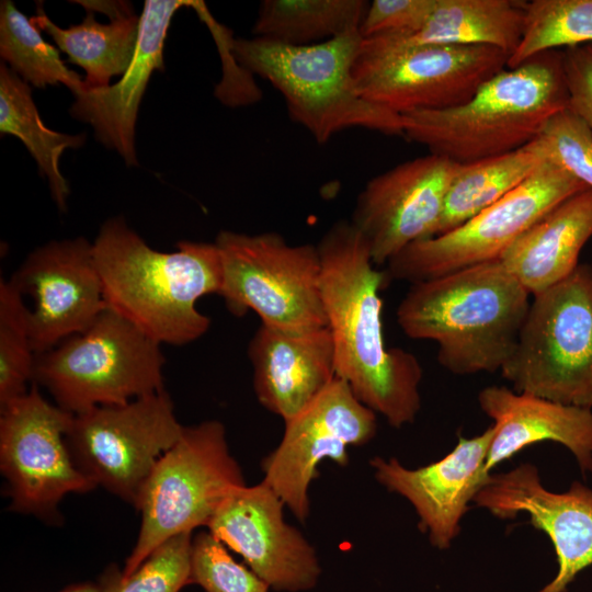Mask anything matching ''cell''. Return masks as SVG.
Returning <instances> with one entry per match:
<instances>
[{
    "instance_id": "1",
    "label": "cell",
    "mask_w": 592,
    "mask_h": 592,
    "mask_svg": "<svg viewBox=\"0 0 592 592\" xmlns=\"http://www.w3.org/2000/svg\"><path fill=\"white\" fill-rule=\"evenodd\" d=\"M317 248L335 376L391 426L412 423L421 408L423 372L414 354L385 344L379 292L390 280L387 271L373 263L366 240L350 220L334 223Z\"/></svg>"
},
{
    "instance_id": "2",
    "label": "cell",
    "mask_w": 592,
    "mask_h": 592,
    "mask_svg": "<svg viewBox=\"0 0 592 592\" xmlns=\"http://www.w3.org/2000/svg\"><path fill=\"white\" fill-rule=\"evenodd\" d=\"M92 248L107 308L160 345H185L208 331L210 318L196 303L220 292L215 242L184 240L172 252L158 251L115 216L101 226Z\"/></svg>"
},
{
    "instance_id": "3",
    "label": "cell",
    "mask_w": 592,
    "mask_h": 592,
    "mask_svg": "<svg viewBox=\"0 0 592 592\" xmlns=\"http://www.w3.org/2000/svg\"><path fill=\"white\" fill-rule=\"evenodd\" d=\"M530 294L500 260L411 284L397 309L406 335L431 340L455 375L501 371L516 346Z\"/></svg>"
},
{
    "instance_id": "4",
    "label": "cell",
    "mask_w": 592,
    "mask_h": 592,
    "mask_svg": "<svg viewBox=\"0 0 592 592\" xmlns=\"http://www.w3.org/2000/svg\"><path fill=\"white\" fill-rule=\"evenodd\" d=\"M567 103L561 49L548 50L503 69L464 104L403 114L405 138L467 163L524 147Z\"/></svg>"
},
{
    "instance_id": "5",
    "label": "cell",
    "mask_w": 592,
    "mask_h": 592,
    "mask_svg": "<svg viewBox=\"0 0 592 592\" xmlns=\"http://www.w3.org/2000/svg\"><path fill=\"white\" fill-rule=\"evenodd\" d=\"M362 41L360 30L304 46L255 36L234 39L231 54L280 91L291 118L318 144L354 127L405 137L402 115L367 101L356 89L353 67Z\"/></svg>"
},
{
    "instance_id": "6",
    "label": "cell",
    "mask_w": 592,
    "mask_h": 592,
    "mask_svg": "<svg viewBox=\"0 0 592 592\" xmlns=\"http://www.w3.org/2000/svg\"><path fill=\"white\" fill-rule=\"evenodd\" d=\"M164 362L159 343L106 308L86 331L35 354L32 384L79 414L164 389Z\"/></svg>"
},
{
    "instance_id": "7",
    "label": "cell",
    "mask_w": 592,
    "mask_h": 592,
    "mask_svg": "<svg viewBox=\"0 0 592 592\" xmlns=\"http://www.w3.org/2000/svg\"><path fill=\"white\" fill-rule=\"evenodd\" d=\"M244 485L221 422L184 426L180 439L155 464L134 504L141 523L123 576L132 574L169 538L207 526L226 497Z\"/></svg>"
},
{
    "instance_id": "8",
    "label": "cell",
    "mask_w": 592,
    "mask_h": 592,
    "mask_svg": "<svg viewBox=\"0 0 592 592\" xmlns=\"http://www.w3.org/2000/svg\"><path fill=\"white\" fill-rule=\"evenodd\" d=\"M500 373L515 391L592 410V266L534 296Z\"/></svg>"
},
{
    "instance_id": "9",
    "label": "cell",
    "mask_w": 592,
    "mask_h": 592,
    "mask_svg": "<svg viewBox=\"0 0 592 592\" xmlns=\"http://www.w3.org/2000/svg\"><path fill=\"white\" fill-rule=\"evenodd\" d=\"M219 296L235 316L254 311L261 323L292 331L327 327L317 246H293L277 232L223 230Z\"/></svg>"
},
{
    "instance_id": "10",
    "label": "cell",
    "mask_w": 592,
    "mask_h": 592,
    "mask_svg": "<svg viewBox=\"0 0 592 592\" xmlns=\"http://www.w3.org/2000/svg\"><path fill=\"white\" fill-rule=\"evenodd\" d=\"M509 58L492 46H395L363 38L353 77L361 96L403 115L468 102L508 68Z\"/></svg>"
},
{
    "instance_id": "11",
    "label": "cell",
    "mask_w": 592,
    "mask_h": 592,
    "mask_svg": "<svg viewBox=\"0 0 592 592\" xmlns=\"http://www.w3.org/2000/svg\"><path fill=\"white\" fill-rule=\"evenodd\" d=\"M584 189L546 159L512 192L460 226L407 246L388 261L386 271L390 278L414 284L497 261L545 214Z\"/></svg>"
},
{
    "instance_id": "12",
    "label": "cell",
    "mask_w": 592,
    "mask_h": 592,
    "mask_svg": "<svg viewBox=\"0 0 592 592\" xmlns=\"http://www.w3.org/2000/svg\"><path fill=\"white\" fill-rule=\"evenodd\" d=\"M183 429L162 389L124 405L73 414L66 440L87 478L134 505L155 464Z\"/></svg>"
},
{
    "instance_id": "13",
    "label": "cell",
    "mask_w": 592,
    "mask_h": 592,
    "mask_svg": "<svg viewBox=\"0 0 592 592\" xmlns=\"http://www.w3.org/2000/svg\"><path fill=\"white\" fill-rule=\"evenodd\" d=\"M0 413V469L9 508L57 524L65 496L96 488L76 466L67 444L73 414L47 401L35 384Z\"/></svg>"
},
{
    "instance_id": "14",
    "label": "cell",
    "mask_w": 592,
    "mask_h": 592,
    "mask_svg": "<svg viewBox=\"0 0 592 592\" xmlns=\"http://www.w3.org/2000/svg\"><path fill=\"white\" fill-rule=\"evenodd\" d=\"M376 430V413L335 376L309 406L285 422L281 443L262 460L263 481L305 522L308 489L319 474L318 465L326 458L348 465L349 447L366 444Z\"/></svg>"
},
{
    "instance_id": "15",
    "label": "cell",
    "mask_w": 592,
    "mask_h": 592,
    "mask_svg": "<svg viewBox=\"0 0 592 592\" xmlns=\"http://www.w3.org/2000/svg\"><path fill=\"white\" fill-rule=\"evenodd\" d=\"M8 282L23 298L33 300L26 316L35 354L86 331L107 308L92 242L84 237L36 248Z\"/></svg>"
},
{
    "instance_id": "16",
    "label": "cell",
    "mask_w": 592,
    "mask_h": 592,
    "mask_svg": "<svg viewBox=\"0 0 592 592\" xmlns=\"http://www.w3.org/2000/svg\"><path fill=\"white\" fill-rule=\"evenodd\" d=\"M459 163L429 153L374 177L358 194L351 223L373 263L387 264L412 242L435 236Z\"/></svg>"
},
{
    "instance_id": "17",
    "label": "cell",
    "mask_w": 592,
    "mask_h": 592,
    "mask_svg": "<svg viewBox=\"0 0 592 592\" xmlns=\"http://www.w3.org/2000/svg\"><path fill=\"white\" fill-rule=\"evenodd\" d=\"M285 504L263 480L235 489L215 511L208 532L275 591L316 587L321 568L315 548L283 516Z\"/></svg>"
},
{
    "instance_id": "18",
    "label": "cell",
    "mask_w": 592,
    "mask_h": 592,
    "mask_svg": "<svg viewBox=\"0 0 592 592\" xmlns=\"http://www.w3.org/2000/svg\"><path fill=\"white\" fill-rule=\"evenodd\" d=\"M479 508L505 520L521 513L551 540L558 569L553 580L536 592H565L592 565V489L573 481L565 492L544 487L533 464H521L491 474L474 500Z\"/></svg>"
},
{
    "instance_id": "19",
    "label": "cell",
    "mask_w": 592,
    "mask_h": 592,
    "mask_svg": "<svg viewBox=\"0 0 592 592\" xmlns=\"http://www.w3.org/2000/svg\"><path fill=\"white\" fill-rule=\"evenodd\" d=\"M494 435L491 424L474 437L459 436L443 458L415 469L397 458L374 457L369 464L376 480L406 498L419 516V527L430 543L447 549L460 531V521L491 474L486 462Z\"/></svg>"
},
{
    "instance_id": "20",
    "label": "cell",
    "mask_w": 592,
    "mask_h": 592,
    "mask_svg": "<svg viewBox=\"0 0 592 592\" xmlns=\"http://www.w3.org/2000/svg\"><path fill=\"white\" fill-rule=\"evenodd\" d=\"M248 357L259 402L284 422L309 406L335 377L329 329L292 331L261 323Z\"/></svg>"
},
{
    "instance_id": "21",
    "label": "cell",
    "mask_w": 592,
    "mask_h": 592,
    "mask_svg": "<svg viewBox=\"0 0 592 592\" xmlns=\"http://www.w3.org/2000/svg\"><path fill=\"white\" fill-rule=\"evenodd\" d=\"M191 7L187 0H146L140 15L139 38L132 64L118 82L82 89L75 94L72 117L89 123L95 137L115 149L127 166L137 164L135 126L141 98L152 72L163 69V47L174 13Z\"/></svg>"
},
{
    "instance_id": "22",
    "label": "cell",
    "mask_w": 592,
    "mask_h": 592,
    "mask_svg": "<svg viewBox=\"0 0 592 592\" xmlns=\"http://www.w3.org/2000/svg\"><path fill=\"white\" fill-rule=\"evenodd\" d=\"M480 409L493 420L494 435L486 469L491 470L521 449L553 441L567 447L582 474L592 473V410L563 405L503 386L478 395Z\"/></svg>"
},
{
    "instance_id": "23",
    "label": "cell",
    "mask_w": 592,
    "mask_h": 592,
    "mask_svg": "<svg viewBox=\"0 0 592 592\" xmlns=\"http://www.w3.org/2000/svg\"><path fill=\"white\" fill-rule=\"evenodd\" d=\"M592 237V190L559 203L526 230L499 259L530 295L568 277Z\"/></svg>"
},
{
    "instance_id": "24",
    "label": "cell",
    "mask_w": 592,
    "mask_h": 592,
    "mask_svg": "<svg viewBox=\"0 0 592 592\" xmlns=\"http://www.w3.org/2000/svg\"><path fill=\"white\" fill-rule=\"evenodd\" d=\"M82 7L103 9L109 23H100L92 11H87L80 24L62 29L56 25L37 5L32 24L48 34L68 55V60L86 71L83 89L104 88L115 76H123L136 53L140 16L127 2L76 1Z\"/></svg>"
},
{
    "instance_id": "25",
    "label": "cell",
    "mask_w": 592,
    "mask_h": 592,
    "mask_svg": "<svg viewBox=\"0 0 592 592\" xmlns=\"http://www.w3.org/2000/svg\"><path fill=\"white\" fill-rule=\"evenodd\" d=\"M522 0H436L435 7L415 33L408 36H376L395 46L483 45L510 56L517 48L526 16Z\"/></svg>"
},
{
    "instance_id": "26",
    "label": "cell",
    "mask_w": 592,
    "mask_h": 592,
    "mask_svg": "<svg viewBox=\"0 0 592 592\" xmlns=\"http://www.w3.org/2000/svg\"><path fill=\"white\" fill-rule=\"evenodd\" d=\"M545 160L543 151L533 139L508 153L459 163L448 186L435 236L455 229L508 195Z\"/></svg>"
},
{
    "instance_id": "27",
    "label": "cell",
    "mask_w": 592,
    "mask_h": 592,
    "mask_svg": "<svg viewBox=\"0 0 592 592\" xmlns=\"http://www.w3.org/2000/svg\"><path fill=\"white\" fill-rule=\"evenodd\" d=\"M0 132L24 144L47 178L57 207L66 212L70 190L59 169L60 157L68 148L81 147L86 135L62 134L46 127L30 86L4 64L0 65Z\"/></svg>"
},
{
    "instance_id": "28",
    "label": "cell",
    "mask_w": 592,
    "mask_h": 592,
    "mask_svg": "<svg viewBox=\"0 0 592 592\" xmlns=\"http://www.w3.org/2000/svg\"><path fill=\"white\" fill-rule=\"evenodd\" d=\"M369 2L364 0H264L253 34L304 46L360 30Z\"/></svg>"
},
{
    "instance_id": "29",
    "label": "cell",
    "mask_w": 592,
    "mask_h": 592,
    "mask_svg": "<svg viewBox=\"0 0 592 592\" xmlns=\"http://www.w3.org/2000/svg\"><path fill=\"white\" fill-rule=\"evenodd\" d=\"M0 56L11 70L36 88L61 83L73 95L83 89V80L61 60L30 19L10 0L0 4Z\"/></svg>"
},
{
    "instance_id": "30",
    "label": "cell",
    "mask_w": 592,
    "mask_h": 592,
    "mask_svg": "<svg viewBox=\"0 0 592 592\" xmlns=\"http://www.w3.org/2000/svg\"><path fill=\"white\" fill-rule=\"evenodd\" d=\"M582 44H592V0L527 1L523 35L508 68L544 52Z\"/></svg>"
},
{
    "instance_id": "31",
    "label": "cell",
    "mask_w": 592,
    "mask_h": 592,
    "mask_svg": "<svg viewBox=\"0 0 592 592\" xmlns=\"http://www.w3.org/2000/svg\"><path fill=\"white\" fill-rule=\"evenodd\" d=\"M27 306L8 281H0V408L24 396L32 384L35 353Z\"/></svg>"
},
{
    "instance_id": "32",
    "label": "cell",
    "mask_w": 592,
    "mask_h": 592,
    "mask_svg": "<svg viewBox=\"0 0 592 592\" xmlns=\"http://www.w3.org/2000/svg\"><path fill=\"white\" fill-rule=\"evenodd\" d=\"M192 532L158 546L129 576L110 566L98 585L101 592H180L191 584Z\"/></svg>"
},
{
    "instance_id": "33",
    "label": "cell",
    "mask_w": 592,
    "mask_h": 592,
    "mask_svg": "<svg viewBox=\"0 0 592 592\" xmlns=\"http://www.w3.org/2000/svg\"><path fill=\"white\" fill-rule=\"evenodd\" d=\"M191 584L205 592H269V584L248 566L238 562L209 532L193 538Z\"/></svg>"
},
{
    "instance_id": "34",
    "label": "cell",
    "mask_w": 592,
    "mask_h": 592,
    "mask_svg": "<svg viewBox=\"0 0 592 592\" xmlns=\"http://www.w3.org/2000/svg\"><path fill=\"white\" fill-rule=\"evenodd\" d=\"M534 140L546 159L592 190V132L572 111L553 114Z\"/></svg>"
},
{
    "instance_id": "35",
    "label": "cell",
    "mask_w": 592,
    "mask_h": 592,
    "mask_svg": "<svg viewBox=\"0 0 592 592\" xmlns=\"http://www.w3.org/2000/svg\"><path fill=\"white\" fill-rule=\"evenodd\" d=\"M436 0H374L368 4L360 32L363 38L408 36L419 31Z\"/></svg>"
},
{
    "instance_id": "36",
    "label": "cell",
    "mask_w": 592,
    "mask_h": 592,
    "mask_svg": "<svg viewBox=\"0 0 592 592\" xmlns=\"http://www.w3.org/2000/svg\"><path fill=\"white\" fill-rule=\"evenodd\" d=\"M561 55L568 94L567 109L578 115L592 132V44L563 48Z\"/></svg>"
},
{
    "instance_id": "37",
    "label": "cell",
    "mask_w": 592,
    "mask_h": 592,
    "mask_svg": "<svg viewBox=\"0 0 592 592\" xmlns=\"http://www.w3.org/2000/svg\"><path fill=\"white\" fill-rule=\"evenodd\" d=\"M59 592H101L98 584L91 582H82L68 585Z\"/></svg>"
}]
</instances>
